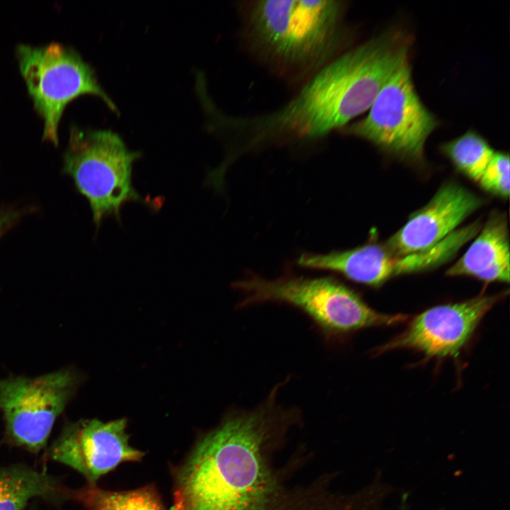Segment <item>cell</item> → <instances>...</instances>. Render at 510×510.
<instances>
[{
  "label": "cell",
  "mask_w": 510,
  "mask_h": 510,
  "mask_svg": "<svg viewBox=\"0 0 510 510\" xmlns=\"http://www.w3.org/2000/svg\"><path fill=\"white\" fill-rule=\"evenodd\" d=\"M409 39L386 32L340 54L314 74L287 103L253 118L234 120L247 143L323 137L366 111L398 67Z\"/></svg>",
  "instance_id": "1"
},
{
  "label": "cell",
  "mask_w": 510,
  "mask_h": 510,
  "mask_svg": "<svg viewBox=\"0 0 510 510\" xmlns=\"http://www.w3.org/2000/svg\"><path fill=\"white\" fill-rule=\"evenodd\" d=\"M277 391L200 438L175 471L173 510H268L276 486L261 447Z\"/></svg>",
  "instance_id": "2"
},
{
  "label": "cell",
  "mask_w": 510,
  "mask_h": 510,
  "mask_svg": "<svg viewBox=\"0 0 510 510\" xmlns=\"http://www.w3.org/2000/svg\"><path fill=\"white\" fill-rule=\"evenodd\" d=\"M344 9L335 0L251 1L244 12L249 44L278 72L311 76L338 56Z\"/></svg>",
  "instance_id": "3"
},
{
  "label": "cell",
  "mask_w": 510,
  "mask_h": 510,
  "mask_svg": "<svg viewBox=\"0 0 510 510\" xmlns=\"http://www.w3.org/2000/svg\"><path fill=\"white\" fill-rule=\"evenodd\" d=\"M141 156L112 130L71 126L63 169L88 200L98 228L106 217L120 222L121 209L129 202L159 208L133 186V164Z\"/></svg>",
  "instance_id": "4"
},
{
  "label": "cell",
  "mask_w": 510,
  "mask_h": 510,
  "mask_svg": "<svg viewBox=\"0 0 510 510\" xmlns=\"http://www.w3.org/2000/svg\"><path fill=\"white\" fill-rule=\"evenodd\" d=\"M234 285L244 295L242 307L268 301L286 302L305 312L328 335L392 325L407 319L403 314L374 310L351 288L329 277L277 280L252 277Z\"/></svg>",
  "instance_id": "5"
},
{
  "label": "cell",
  "mask_w": 510,
  "mask_h": 510,
  "mask_svg": "<svg viewBox=\"0 0 510 510\" xmlns=\"http://www.w3.org/2000/svg\"><path fill=\"white\" fill-rule=\"evenodd\" d=\"M16 53L28 94L43 121V140L57 146L64 110L81 96H96L118 113L94 69L73 47L56 42L41 46L20 44Z\"/></svg>",
  "instance_id": "6"
},
{
  "label": "cell",
  "mask_w": 510,
  "mask_h": 510,
  "mask_svg": "<svg viewBox=\"0 0 510 510\" xmlns=\"http://www.w3.org/2000/svg\"><path fill=\"white\" fill-rule=\"evenodd\" d=\"M438 125L414 89L407 59L382 86L368 114L342 129L390 156L420 164L426 140Z\"/></svg>",
  "instance_id": "7"
},
{
  "label": "cell",
  "mask_w": 510,
  "mask_h": 510,
  "mask_svg": "<svg viewBox=\"0 0 510 510\" xmlns=\"http://www.w3.org/2000/svg\"><path fill=\"white\" fill-rule=\"evenodd\" d=\"M481 227V222L477 220L457 229L432 247L405 255H396L385 244L373 242L324 254H304L298 263L305 268L340 273L358 283L380 286L395 276L424 272L445 264L475 237Z\"/></svg>",
  "instance_id": "8"
},
{
  "label": "cell",
  "mask_w": 510,
  "mask_h": 510,
  "mask_svg": "<svg viewBox=\"0 0 510 510\" xmlns=\"http://www.w3.org/2000/svg\"><path fill=\"white\" fill-rule=\"evenodd\" d=\"M76 385V375L70 369L33 378L11 376L0 380V412L8 438L31 452H39Z\"/></svg>",
  "instance_id": "9"
},
{
  "label": "cell",
  "mask_w": 510,
  "mask_h": 510,
  "mask_svg": "<svg viewBox=\"0 0 510 510\" xmlns=\"http://www.w3.org/2000/svg\"><path fill=\"white\" fill-rule=\"evenodd\" d=\"M124 419L103 422L86 419L67 425L50 449L51 459L96 484L119 465L140 460L144 453L131 446Z\"/></svg>",
  "instance_id": "10"
},
{
  "label": "cell",
  "mask_w": 510,
  "mask_h": 510,
  "mask_svg": "<svg viewBox=\"0 0 510 510\" xmlns=\"http://www.w3.org/2000/svg\"><path fill=\"white\" fill-rule=\"evenodd\" d=\"M505 295L504 292L480 295L460 302L429 308L415 317L404 332L377 352L409 348L429 357L455 356L484 314Z\"/></svg>",
  "instance_id": "11"
},
{
  "label": "cell",
  "mask_w": 510,
  "mask_h": 510,
  "mask_svg": "<svg viewBox=\"0 0 510 510\" xmlns=\"http://www.w3.org/2000/svg\"><path fill=\"white\" fill-rule=\"evenodd\" d=\"M484 203L459 183H444L431 200L414 212L384 244L396 255L420 251L441 242Z\"/></svg>",
  "instance_id": "12"
},
{
  "label": "cell",
  "mask_w": 510,
  "mask_h": 510,
  "mask_svg": "<svg viewBox=\"0 0 510 510\" xmlns=\"http://www.w3.org/2000/svg\"><path fill=\"white\" fill-rule=\"evenodd\" d=\"M507 216L492 211L464 254L446 271L448 276H472L485 282H509Z\"/></svg>",
  "instance_id": "13"
},
{
  "label": "cell",
  "mask_w": 510,
  "mask_h": 510,
  "mask_svg": "<svg viewBox=\"0 0 510 510\" xmlns=\"http://www.w3.org/2000/svg\"><path fill=\"white\" fill-rule=\"evenodd\" d=\"M57 480L50 475L22 465L0 468V510H23L37 497L56 499Z\"/></svg>",
  "instance_id": "14"
},
{
  "label": "cell",
  "mask_w": 510,
  "mask_h": 510,
  "mask_svg": "<svg viewBox=\"0 0 510 510\" xmlns=\"http://www.w3.org/2000/svg\"><path fill=\"white\" fill-rule=\"evenodd\" d=\"M72 495L87 510H166L158 492L151 485L110 491L88 484Z\"/></svg>",
  "instance_id": "15"
},
{
  "label": "cell",
  "mask_w": 510,
  "mask_h": 510,
  "mask_svg": "<svg viewBox=\"0 0 510 510\" xmlns=\"http://www.w3.org/2000/svg\"><path fill=\"white\" fill-rule=\"evenodd\" d=\"M441 150L459 172L475 182L494 153L488 142L473 130L443 143Z\"/></svg>",
  "instance_id": "16"
},
{
  "label": "cell",
  "mask_w": 510,
  "mask_h": 510,
  "mask_svg": "<svg viewBox=\"0 0 510 510\" xmlns=\"http://www.w3.org/2000/svg\"><path fill=\"white\" fill-rule=\"evenodd\" d=\"M509 166V154L494 152L477 183L488 193L503 199L508 198L510 189Z\"/></svg>",
  "instance_id": "17"
},
{
  "label": "cell",
  "mask_w": 510,
  "mask_h": 510,
  "mask_svg": "<svg viewBox=\"0 0 510 510\" xmlns=\"http://www.w3.org/2000/svg\"><path fill=\"white\" fill-rule=\"evenodd\" d=\"M16 215V213L11 212L0 214V234L13 222Z\"/></svg>",
  "instance_id": "18"
}]
</instances>
